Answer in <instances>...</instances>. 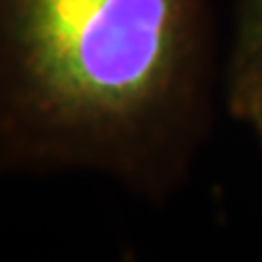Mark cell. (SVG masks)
<instances>
[{
  "label": "cell",
  "instance_id": "obj_1",
  "mask_svg": "<svg viewBox=\"0 0 262 262\" xmlns=\"http://www.w3.org/2000/svg\"><path fill=\"white\" fill-rule=\"evenodd\" d=\"M194 0H0V173L134 167L183 88Z\"/></svg>",
  "mask_w": 262,
  "mask_h": 262
}]
</instances>
